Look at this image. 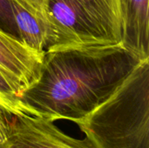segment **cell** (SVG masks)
<instances>
[{
    "mask_svg": "<svg viewBox=\"0 0 149 148\" xmlns=\"http://www.w3.org/2000/svg\"><path fill=\"white\" fill-rule=\"evenodd\" d=\"M141 60L122 44L61 48L44 52L38 79L24 89V113L77 123L107 100Z\"/></svg>",
    "mask_w": 149,
    "mask_h": 148,
    "instance_id": "1",
    "label": "cell"
},
{
    "mask_svg": "<svg viewBox=\"0 0 149 148\" xmlns=\"http://www.w3.org/2000/svg\"><path fill=\"white\" fill-rule=\"evenodd\" d=\"M75 124L95 148H149V58Z\"/></svg>",
    "mask_w": 149,
    "mask_h": 148,
    "instance_id": "2",
    "label": "cell"
},
{
    "mask_svg": "<svg viewBox=\"0 0 149 148\" xmlns=\"http://www.w3.org/2000/svg\"><path fill=\"white\" fill-rule=\"evenodd\" d=\"M49 23L46 51L121 44L120 0H44Z\"/></svg>",
    "mask_w": 149,
    "mask_h": 148,
    "instance_id": "3",
    "label": "cell"
},
{
    "mask_svg": "<svg viewBox=\"0 0 149 148\" xmlns=\"http://www.w3.org/2000/svg\"><path fill=\"white\" fill-rule=\"evenodd\" d=\"M0 148H95L85 137L75 139L62 132L52 121L30 115L14 113L7 138Z\"/></svg>",
    "mask_w": 149,
    "mask_h": 148,
    "instance_id": "4",
    "label": "cell"
},
{
    "mask_svg": "<svg viewBox=\"0 0 149 148\" xmlns=\"http://www.w3.org/2000/svg\"><path fill=\"white\" fill-rule=\"evenodd\" d=\"M43 55L0 30V68L15 79L23 90L38 79Z\"/></svg>",
    "mask_w": 149,
    "mask_h": 148,
    "instance_id": "5",
    "label": "cell"
},
{
    "mask_svg": "<svg viewBox=\"0 0 149 148\" xmlns=\"http://www.w3.org/2000/svg\"><path fill=\"white\" fill-rule=\"evenodd\" d=\"M20 40L33 51L44 53L49 23L44 0H10Z\"/></svg>",
    "mask_w": 149,
    "mask_h": 148,
    "instance_id": "6",
    "label": "cell"
},
{
    "mask_svg": "<svg viewBox=\"0 0 149 148\" xmlns=\"http://www.w3.org/2000/svg\"><path fill=\"white\" fill-rule=\"evenodd\" d=\"M149 1L120 0L121 44L141 60L149 58Z\"/></svg>",
    "mask_w": 149,
    "mask_h": 148,
    "instance_id": "7",
    "label": "cell"
},
{
    "mask_svg": "<svg viewBox=\"0 0 149 148\" xmlns=\"http://www.w3.org/2000/svg\"><path fill=\"white\" fill-rule=\"evenodd\" d=\"M23 91L18 82L0 68V104L14 113H22L18 96Z\"/></svg>",
    "mask_w": 149,
    "mask_h": 148,
    "instance_id": "8",
    "label": "cell"
},
{
    "mask_svg": "<svg viewBox=\"0 0 149 148\" xmlns=\"http://www.w3.org/2000/svg\"><path fill=\"white\" fill-rule=\"evenodd\" d=\"M0 30L20 40L10 0H0Z\"/></svg>",
    "mask_w": 149,
    "mask_h": 148,
    "instance_id": "9",
    "label": "cell"
}]
</instances>
